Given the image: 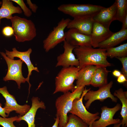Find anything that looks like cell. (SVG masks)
<instances>
[{
	"label": "cell",
	"instance_id": "cell-1",
	"mask_svg": "<svg viewBox=\"0 0 127 127\" xmlns=\"http://www.w3.org/2000/svg\"><path fill=\"white\" fill-rule=\"evenodd\" d=\"M73 50L79 60L80 69L89 65L106 67L113 65L107 60L106 49L83 46L75 48Z\"/></svg>",
	"mask_w": 127,
	"mask_h": 127
},
{
	"label": "cell",
	"instance_id": "cell-2",
	"mask_svg": "<svg viewBox=\"0 0 127 127\" xmlns=\"http://www.w3.org/2000/svg\"><path fill=\"white\" fill-rule=\"evenodd\" d=\"M84 87L76 88L73 91L64 93L56 99V116L59 119L58 125L63 126L66 124L68 120L67 114L71 108L73 101L76 98L81 97Z\"/></svg>",
	"mask_w": 127,
	"mask_h": 127
},
{
	"label": "cell",
	"instance_id": "cell-3",
	"mask_svg": "<svg viewBox=\"0 0 127 127\" xmlns=\"http://www.w3.org/2000/svg\"><path fill=\"white\" fill-rule=\"evenodd\" d=\"M10 20L17 41L23 42L30 41L36 36L35 26L31 20L16 16H12Z\"/></svg>",
	"mask_w": 127,
	"mask_h": 127
},
{
	"label": "cell",
	"instance_id": "cell-4",
	"mask_svg": "<svg viewBox=\"0 0 127 127\" xmlns=\"http://www.w3.org/2000/svg\"><path fill=\"white\" fill-rule=\"evenodd\" d=\"M80 69L79 67L74 66L63 67L55 78V87L53 94L73 91L76 88L73 83L76 79Z\"/></svg>",
	"mask_w": 127,
	"mask_h": 127
},
{
	"label": "cell",
	"instance_id": "cell-5",
	"mask_svg": "<svg viewBox=\"0 0 127 127\" xmlns=\"http://www.w3.org/2000/svg\"><path fill=\"white\" fill-rule=\"evenodd\" d=\"M104 7L89 4H62L57 8L60 11L73 18H93Z\"/></svg>",
	"mask_w": 127,
	"mask_h": 127
},
{
	"label": "cell",
	"instance_id": "cell-6",
	"mask_svg": "<svg viewBox=\"0 0 127 127\" xmlns=\"http://www.w3.org/2000/svg\"><path fill=\"white\" fill-rule=\"evenodd\" d=\"M71 20L69 18H62L44 40L43 47L46 52H48L65 40L64 30Z\"/></svg>",
	"mask_w": 127,
	"mask_h": 127
},
{
	"label": "cell",
	"instance_id": "cell-7",
	"mask_svg": "<svg viewBox=\"0 0 127 127\" xmlns=\"http://www.w3.org/2000/svg\"><path fill=\"white\" fill-rule=\"evenodd\" d=\"M0 54L5 60L8 67V70L6 75L3 79L5 81L12 80L16 81L20 89L21 83H24L27 81L26 78L23 75L22 72V66L23 62L20 59L15 60L8 57L5 53L0 52Z\"/></svg>",
	"mask_w": 127,
	"mask_h": 127
},
{
	"label": "cell",
	"instance_id": "cell-8",
	"mask_svg": "<svg viewBox=\"0 0 127 127\" xmlns=\"http://www.w3.org/2000/svg\"><path fill=\"white\" fill-rule=\"evenodd\" d=\"M90 89V88L88 89L86 88L84 89L81 97L76 98L74 100L71 108L69 112L78 117L88 126L100 118L99 112L92 113L89 112L87 110L83 102L84 95Z\"/></svg>",
	"mask_w": 127,
	"mask_h": 127
},
{
	"label": "cell",
	"instance_id": "cell-9",
	"mask_svg": "<svg viewBox=\"0 0 127 127\" xmlns=\"http://www.w3.org/2000/svg\"><path fill=\"white\" fill-rule=\"evenodd\" d=\"M113 82L111 81L106 85L99 87L98 90L96 91L89 90L84 95L83 98L87 101L85 104V107L88 109L91 103L95 100H99L103 101L108 98H110L112 101L117 102V98L115 97L110 91Z\"/></svg>",
	"mask_w": 127,
	"mask_h": 127
},
{
	"label": "cell",
	"instance_id": "cell-10",
	"mask_svg": "<svg viewBox=\"0 0 127 127\" xmlns=\"http://www.w3.org/2000/svg\"><path fill=\"white\" fill-rule=\"evenodd\" d=\"M121 106L117 103L113 107L110 108L106 106L101 107V117L97 120L94 122L92 124V127H106L112 124L119 123L121 120L119 118L114 119L113 117L115 113L120 110Z\"/></svg>",
	"mask_w": 127,
	"mask_h": 127
},
{
	"label": "cell",
	"instance_id": "cell-11",
	"mask_svg": "<svg viewBox=\"0 0 127 127\" xmlns=\"http://www.w3.org/2000/svg\"><path fill=\"white\" fill-rule=\"evenodd\" d=\"M0 93L5 98L6 102L4 107L6 111V113L8 116L10 113L13 111L22 116L26 113L30 109V106L25 104L24 105L19 104L13 95L10 94L8 91L6 86L0 88Z\"/></svg>",
	"mask_w": 127,
	"mask_h": 127
},
{
	"label": "cell",
	"instance_id": "cell-12",
	"mask_svg": "<svg viewBox=\"0 0 127 127\" xmlns=\"http://www.w3.org/2000/svg\"><path fill=\"white\" fill-rule=\"evenodd\" d=\"M63 42L64 51L57 57L56 67L62 66L64 67L74 66L79 67V60L72 52L74 49L77 47L71 45L65 40Z\"/></svg>",
	"mask_w": 127,
	"mask_h": 127
},
{
	"label": "cell",
	"instance_id": "cell-13",
	"mask_svg": "<svg viewBox=\"0 0 127 127\" xmlns=\"http://www.w3.org/2000/svg\"><path fill=\"white\" fill-rule=\"evenodd\" d=\"M12 51H9L6 50L5 54L7 57L9 59L14 60V58L17 57L24 62L27 66L28 70V74L27 77L26 78L27 82L29 85V91L31 85L29 82L30 76L32 74V71L35 70L38 72L39 71L37 67H35L32 64L30 60V55L32 52V50L31 48L25 52H20L17 51L15 48L12 49Z\"/></svg>",
	"mask_w": 127,
	"mask_h": 127
},
{
	"label": "cell",
	"instance_id": "cell-14",
	"mask_svg": "<svg viewBox=\"0 0 127 127\" xmlns=\"http://www.w3.org/2000/svg\"><path fill=\"white\" fill-rule=\"evenodd\" d=\"M113 33L109 28H105L98 23L94 22L90 35L91 46L94 48L98 47L99 43L107 39Z\"/></svg>",
	"mask_w": 127,
	"mask_h": 127
},
{
	"label": "cell",
	"instance_id": "cell-15",
	"mask_svg": "<svg viewBox=\"0 0 127 127\" xmlns=\"http://www.w3.org/2000/svg\"><path fill=\"white\" fill-rule=\"evenodd\" d=\"M116 7L115 1L110 6L107 8L104 7L93 17L94 22L109 28L112 22L116 20Z\"/></svg>",
	"mask_w": 127,
	"mask_h": 127
},
{
	"label": "cell",
	"instance_id": "cell-16",
	"mask_svg": "<svg viewBox=\"0 0 127 127\" xmlns=\"http://www.w3.org/2000/svg\"><path fill=\"white\" fill-rule=\"evenodd\" d=\"M65 33V40L71 45L76 47L91 46L90 35L82 34L74 29H69Z\"/></svg>",
	"mask_w": 127,
	"mask_h": 127
},
{
	"label": "cell",
	"instance_id": "cell-17",
	"mask_svg": "<svg viewBox=\"0 0 127 127\" xmlns=\"http://www.w3.org/2000/svg\"><path fill=\"white\" fill-rule=\"evenodd\" d=\"M93 18L82 17L73 18L69 22L67 28L69 29H76L82 34L90 36L94 22Z\"/></svg>",
	"mask_w": 127,
	"mask_h": 127
},
{
	"label": "cell",
	"instance_id": "cell-18",
	"mask_svg": "<svg viewBox=\"0 0 127 127\" xmlns=\"http://www.w3.org/2000/svg\"><path fill=\"white\" fill-rule=\"evenodd\" d=\"M32 101V105L30 109L23 116H19L17 122L24 120L27 123L28 127H36L35 121L36 112L39 108L45 109L46 106L44 103L42 101H40L37 97H33Z\"/></svg>",
	"mask_w": 127,
	"mask_h": 127
},
{
	"label": "cell",
	"instance_id": "cell-19",
	"mask_svg": "<svg viewBox=\"0 0 127 127\" xmlns=\"http://www.w3.org/2000/svg\"><path fill=\"white\" fill-rule=\"evenodd\" d=\"M98 67L89 65L80 69L76 79V88L90 85L93 75Z\"/></svg>",
	"mask_w": 127,
	"mask_h": 127
},
{
	"label": "cell",
	"instance_id": "cell-20",
	"mask_svg": "<svg viewBox=\"0 0 127 127\" xmlns=\"http://www.w3.org/2000/svg\"><path fill=\"white\" fill-rule=\"evenodd\" d=\"M127 39V29H121L99 44L98 47L106 49L113 47Z\"/></svg>",
	"mask_w": 127,
	"mask_h": 127
},
{
	"label": "cell",
	"instance_id": "cell-21",
	"mask_svg": "<svg viewBox=\"0 0 127 127\" xmlns=\"http://www.w3.org/2000/svg\"><path fill=\"white\" fill-rule=\"evenodd\" d=\"M2 2L0 8V24L2 19L10 20L13 14H20L22 13V11L20 7L14 6L11 0H3Z\"/></svg>",
	"mask_w": 127,
	"mask_h": 127
},
{
	"label": "cell",
	"instance_id": "cell-22",
	"mask_svg": "<svg viewBox=\"0 0 127 127\" xmlns=\"http://www.w3.org/2000/svg\"><path fill=\"white\" fill-rule=\"evenodd\" d=\"M110 71L106 67H98L92 76L90 85L99 87L107 84L108 74Z\"/></svg>",
	"mask_w": 127,
	"mask_h": 127
},
{
	"label": "cell",
	"instance_id": "cell-23",
	"mask_svg": "<svg viewBox=\"0 0 127 127\" xmlns=\"http://www.w3.org/2000/svg\"><path fill=\"white\" fill-rule=\"evenodd\" d=\"M113 95L119 98L122 103L120 113L122 118L121 125L122 127H126L127 126V92L124 91L122 88H120L115 91Z\"/></svg>",
	"mask_w": 127,
	"mask_h": 127
},
{
	"label": "cell",
	"instance_id": "cell-24",
	"mask_svg": "<svg viewBox=\"0 0 127 127\" xmlns=\"http://www.w3.org/2000/svg\"><path fill=\"white\" fill-rule=\"evenodd\" d=\"M106 53L107 56L111 58L127 57V43L117 47L108 48L106 49Z\"/></svg>",
	"mask_w": 127,
	"mask_h": 127
},
{
	"label": "cell",
	"instance_id": "cell-25",
	"mask_svg": "<svg viewBox=\"0 0 127 127\" xmlns=\"http://www.w3.org/2000/svg\"><path fill=\"white\" fill-rule=\"evenodd\" d=\"M115 1L117 7L116 20L122 22L127 14V0H116Z\"/></svg>",
	"mask_w": 127,
	"mask_h": 127
},
{
	"label": "cell",
	"instance_id": "cell-26",
	"mask_svg": "<svg viewBox=\"0 0 127 127\" xmlns=\"http://www.w3.org/2000/svg\"><path fill=\"white\" fill-rule=\"evenodd\" d=\"M88 126L76 116L70 115L66 124L64 126L58 125V127H88Z\"/></svg>",
	"mask_w": 127,
	"mask_h": 127
},
{
	"label": "cell",
	"instance_id": "cell-27",
	"mask_svg": "<svg viewBox=\"0 0 127 127\" xmlns=\"http://www.w3.org/2000/svg\"><path fill=\"white\" fill-rule=\"evenodd\" d=\"M18 117L16 116L9 118L0 117V125L3 127H16L13 124L15 121L17 122Z\"/></svg>",
	"mask_w": 127,
	"mask_h": 127
},
{
	"label": "cell",
	"instance_id": "cell-28",
	"mask_svg": "<svg viewBox=\"0 0 127 127\" xmlns=\"http://www.w3.org/2000/svg\"><path fill=\"white\" fill-rule=\"evenodd\" d=\"M12 1L15 2L20 7L22 10L24 12V15L27 17H29L32 14L31 11L26 6L23 0H11Z\"/></svg>",
	"mask_w": 127,
	"mask_h": 127
},
{
	"label": "cell",
	"instance_id": "cell-29",
	"mask_svg": "<svg viewBox=\"0 0 127 127\" xmlns=\"http://www.w3.org/2000/svg\"><path fill=\"white\" fill-rule=\"evenodd\" d=\"M121 62L122 65V72L127 79V57L116 58Z\"/></svg>",
	"mask_w": 127,
	"mask_h": 127
},
{
	"label": "cell",
	"instance_id": "cell-30",
	"mask_svg": "<svg viewBox=\"0 0 127 127\" xmlns=\"http://www.w3.org/2000/svg\"><path fill=\"white\" fill-rule=\"evenodd\" d=\"M3 35L6 37H10L14 35L13 29L12 27L7 26L3 28L2 30Z\"/></svg>",
	"mask_w": 127,
	"mask_h": 127
},
{
	"label": "cell",
	"instance_id": "cell-31",
	"mask_svg": "<svg viewBox=\"0 0 127 127\" xmlns=\"http://www.w3.org/2000/svg\"><path fill=\"white\" fill-rule=\"evenodd\" d=\"M26 1L32 11L34 13H36L38 8V6L36 4L32 3L30 0H27Z\"/></svg>",
	"mask_w": 127,
	"mask_h": 127
},
{
	"label": "cell",
	"instance_id": "cell-32",
	"mask_svg": "<svg viewBox=\"0 0 127 127\" xmlns=\"http://www.w3.org/2000/svg\"><path fill=\"white\" fill-rule=\"evenodd\" d=\"M1 106L2 105L0 103V115L3 118H6L8 116L6 114V110L4 107H2Z\"/></svg>",
	"mask_w": 127,
	"mask_h": 127
},
{
	"label": "cell",
	"instance_id": "cell-33",
	"mask_svg": "<svg viewBox=\"0 0 127 127\" xmlns=\"http://www.w3.org/2000/svg\"><path fill=\"white\" fill-rule=\"evenodd\" d=\"M117 80L119 83H123L127 81V79L122 74L119 77H118Z\"/></svg>",
	"mask_w": 127,
	"mask_h": 127
},
{
	"label": "cell",
	"instance_id": "cell-34",
	"mask_svg": "<svg viewBox=\"0 0 127 127\" xmlns=\"http://www.w3.org/2000/svg\"><path fill=\"white\" fill-rule=\"evenodd\" d=\"M122 23V24L121 29H127V14L126 15Z\"/></svg>",
	"mask_w": 127,
	"mask_h": 127
},
{
	"label": "cell",
	"instance_id": "cell-35",
	"mask_svg": "<svg viewBox=\"0 0 127 127\" xmlns=\"http://www.w3.org/2000/svg\"><path fill=\"white\" fill-rule=\"evenodd\" d=\"M113 75L117 77H119L121 74V72L117 70H114L112 73Z\"/></svg>",
	"mask_w": 127,
	"mask_h": 127
},
{
	"label": "cell",
	"instance_id": "cell-36",
	"mask_svg": "<svg viewBox=\"0 0 127 127\" xmlns=\"http://www.w3.org/2000/svg\"><path fill=\"white\" fill-rule=\"evenodd\" d=\"M55 122L52 127H58L59 125V119L58 117H56L55 119Z\"/></svg>",
	"mask_w": 127,
	"mask_h": 127
},
{
	"label": "cell",
	"instance_id": "cell-37",
	"mask_svg": "<svg viewBox=\"0 0 127 127\" xmlns=\"http://www.w3.org/2000/svg\"><path fill=\"white\" fill-rule=\"evenodd\" d=\"M121 125V122L114 124V125L113 127H120Z\"/></svg>",
	"mask_w": 127,
	"mask_h": 127
},
{
	"label": "cell",
	"instance_id": "cell-38",
	"mask_svg": "<svg viewBox=\"0 0 127 127\" xmlns=\"http://www.w3.org/2000/svg\"><path fill=\"white\" fill-rule=\"evenodd\" d=\"M92 124H91L88 126V127H92Z\"/></svg>",
	"mask_w": 127,
	"mask_h": 127
},
{
	"label": "cell",
	"instance_id": "cell-39",
	"mask_svg": "<svg viewBox=\"0 0 127 127\" xmlns=\"http://www.w3.org/2000/svg\"><path fill=\"white\" fill-rule=\"evenodd\" d=\"M2 1H0V6L1 5H2Z\"/></svg>",
	"mask_w": 127,
	"mask_h": 127
}]
</instances>
